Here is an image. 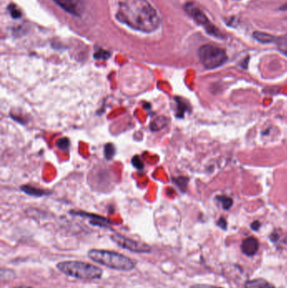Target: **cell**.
<instances>
[{"label":"cell","instance_id":"4","mask_svg":"<svg viewBox=\"0 0 287 288\" xmlns=\"http://www.w3.org/2000/svg\"><path fill=\"white\" fill-rule=\"evenodd\" d=\"M199 58L207 69H214L224 64L228 60L226 52L212 45H204L198 51Z\"/></svg>","mask_w":287,"mask_h":288},{"label":"cell","instance_id":"6","mask_svg":"<svg viewBox=\"0 0 287 288\" xmlns=\"http://www.w3.org/2000/svg\"><path fill=\"white\" fill-rule=\"evenodd\" d=\"M111 238L119 246L133 253L144 254V253H149L152 250V248L147 243L133 240L131 238H126L125 236L118 234V233L112 235Z\"/></svg>","mask_w":287,"mask_h":288},{"label":"cell","instance_id":"2","mask_svg":"<svg viewBox=\"0 0 287 288\" xmlns=\"http://www.w3.org/2000/svg\"><path fill=\"white\" fill-rule=\"evenodd\" d=\"M88 256L96 263L116 271L129 272L132 271L136 266L135 261L131 260V258L117 252L104 249H90L88 252Z\"/></svg>","mask_w":287,"mask_h":288},{"label":"cell","instance_id":"14","mask_svg":"<svg viewBox=\"0 0 287 288\" xmlns=\"http://www.w3.org/2000/svg\"><path fill=\"white\" fill-rule=\"evenodd\" d=\"M218 201H220L223 204V207L225 210H229V208L231 207L232 205V200H231L230 197H228V196H218Z\"/></svg>","mask_w":287,"mask_h":288},{"label":"cell","instance_id":"15","mask_svg":"<svg viewBox=\"0 0 287 288\" xmlns=\"http://www.w3.org/2000/svg\"><path fill=\"white\" fill-rule=\"evenodd\" d=\"M115 148L114 146L112 145V143H108L106 144V148H105V155L107 160H112V157L114 156Z\"/></svg>","mask_w":287,"mask_h":288},{"label":"cell","instance_id":"21","mask_svg":"<svg viewBox=\"0 0 287 288\" xmlns=\"http://www.w3.org/2000/svg\"><path fill=\"white\" fill-rule=\"evenodd\" d=\"M190 288H223L219 287H215V286L206 285V284H195L190 287Z\"/></svg>","mask_w":287,"mask_h":288},{"label":"cell","instance_id":"16","mask_svg":"<svg viewBox=\"0 0 287 288\" xmlns=\"http://www.w3.org/2000/svg\"><path fill=\"white\" fill-rule=\"evenodd\" d=\"M70 143L69 140L66 138V137H63V138H61L57 141V146L59 149H61V150H67V148H69Z\"/></svg>","mask_w":287,"mask_h":288},{"label":"cell","instance_id":"25","mask_svg":"<svg viewBox=\"0 0 287 288\" xmlns=\"http://www.w3.org/2000/svg\"><path fill=\"white\" fill-rule=\"evenodd\" d=\"M282 9H287V3L282 7Z\"/></svg>","mask_w":287,"mask_h":288},{"label":"cell","instance_id":"17","mask_svg":"<svg viewBox=\"0 0 287 288\" xmlns=\"http://www.w3.org/2000/svg\"><path fill=\"white\" fill-rule=\"evenodd\" d=\"M176 101H177V104H178V115H179V116H183V115H184V112H186L187 111L186 105H185V103L183 102V101H182L181 99L176 98Z\"/></svg>","mask_w":287,"mask_h":288},{"label":"cell","instance_id":"18","mask_svg":"<svg viewBox=\"0 0 287 288\" xmlns=\"http://www.w3.org/2000/svg\"><path fill=\"white\" fill-rule=\"evenodd\" d=\"M9 11H10V14H11L12 16L17 19V18H20L21 16V14H20V11L18 9L16 6L15 5H10L9 6Z\"/></svg>","mask_w":287,"mask_h":288},{"label":"cell","instance_id":"24","mask_svg":"<svg viewBox=\"0 0 287 288\" xmlns=\"http://www.w3.org/2000/svg\"><path fill=\"white\" fill-rule=\"evenodd\" d=\"M14 288H30V287H26V286H19V287H15Z\"/></svg>","mask_w":287,"mask_h":288},{"label":"cell","instance_id":"5","mask_svg":"<svg viewBox=\"0 0 287 288\" xmlns=\"http://www.w3.org/2000/svg\"><path fill=\"white\" fill-rule=\"evenodd\" d=\"M184 9L187 13L192 17L193 19L196 21L199 25H202L204 28L206 29V32L212 35L213 37H218V38H224V36L221 33V31L218 30L204 14L203 11L195 5V3H188L184 5Z\"/></svg>","mask_w":287,"mask_h":288},{"label":"cell","instance_id":"13","mask_svg":"<svg viewBox=\"0 0 287 288\" xmlns=\"http://www.w3.org/2000/svg\"><path fill=\"white\" fill-rule=\"evenodd\" d=\"M276 42L280 51L287 55V35L276 38Z\"/></svg>","mask_w":287,"mask_h":288},{"label":"cell","instance_id":"12","mask_svg":"<svg viewBox=\"0 0 287 288\" xmlns=\"http://www.w3.org/2000/svg\"><path fill=\"white\" fill-rule=\"evenodd\" d=\"M254 37L255 39L263 43H270V42H276V38L270 34L264 33V32H254Z\"/></svg>","mask_w":287,"mask_h":288},{"label":"cell","instance_id":"7","mask_svg":"<svg viewBox=\"0 0 287 288\" xmlns=\"http://www.w3.org/2000/svg\"><path fill=\"white\" fill-rule=\"evenodd\" d=\"M59 6L71 14H80L84 7L83 0H54Z\"/></svg>","mask_w":287,"mask_h":288},{"label":"cell","instance_id":"22","mask_svg":"<svg viewBox=\"0 0 287 288\" xmlns=\"http://www.w3.org/2000/svg\"><path fill=\"white\" fill-rule=\"evenodd\" d=\"M218 226L220 227V228H222L223 230H227V222L226 220L224 219V218H222L219 219V221H218Z\"/></svg>","mask_w":287,"mask_h":288},{"label":"cell","instance_id":"23","mask_svg":"<svg viewBox=\"0 0 287 288\" xmlns=\"http://www.w3.org/2000/svg\"><path fill=\"white\" fill-rule=\"evenodd\" d=\"M259 228H260V223L259 222L255 221L251 224V229L254 230V231H257V230H259Z\"/></svg>","mask_w":287,"mask_h":288},{"label":"cell","instance_id":"8","mask_svg":"<svg viewBox=\"0 0 287 288\" xmlns=\"http://www.w3.org/2000/svg\"><path fill=\"white\" fill-rule=\"evenodd\" d=\"M242 251L247 256H253L259 250V241L254 237H248L242 243Z\"/></svg>","mask_w":287,"mask_h":288},{"label":"cell","instance_id":"9","mask_svg":"<svg viewBox=\"0 0 287 288\" xmlns=\"http://www.w3.org/2000/svg\"><path fill=\"white\" fill-rule=\"evenodd\" d=\"M244 288H276L275 286L272 285L271 283L262 279V278H259V279H254V280L248 281L246 282L244 284Z\"/></svg>","mask_w":287,"mask_h":288},{"label":"cell","instance_id":"1","mask_svg":"<svg viewBox=\"0 0 287 288\" xmlns=\"http://www.w3.org/2000/svg\"><path fill=\"white\" fill-rule=\"evenodd\" d=\"M116 18L129 27L147 33L155 31L160 25L156 9L147 0H120Z\"/></svg>","mask_w":287,"mask_h":288},{"label":"cell","instance_id":"11","mask_svg":"<svg viewBox=\"0 0 287 288\" xmlns=\"http://www.w3.org/2000/svg\"><path fill=\"white\" fill-rule=\"evenodd\" d=\"M21 190L25 192V193L28 194L30 196H36V197H39V196H45L47 195V192L45 190H41V189H37V188L32 187L30 185H25L21 187Z\"/></svg>","mask_w":287,"mask_h":288},{"label":"cell","instance_id":"3","mask_svg":"<svg viewBox=\"0 0 287 288\" xmlns=\"http://www.w3.org/2000/svg\"><path fill=\"white\" fill-rule=\"evenodd\" d=\"M57 268L63 274L80 280H98L103 275L102 269L83 261L68 260L57 264Z\"/></svg>","mask_w":287,"mask_h":288},{"label":"cell","instance_id":"10","mask_svg":"<svg viewBox=\"0 0 287 288\" xmlns=\"http://www.w3.org/2000/svg\"><path fill=\"white\" fill-rule=\"evenodd\" d=\"M78 215L84 216L88 218H90V223L94 224V225H99L101 227H106L109 224V221L102 217H99L96 215H90V214H87V213H78Z\"/></svg>","mask_w":287,"mask_h":288},{"label":"cell","instance_id":"19","mask_svg":"<svg viewBox=\"0 0 287 288\" xmlns=\"http://www.w3.org/2000/svg\"><path fill=\"white\" fill-rule=\"evenodd\" d=\"M131 162H132V165H133L135 168L138 169V170L143 168V164H142V160H140L139 157H133Z\"/></svg>","mask_w":287,"mask_h":288},{"label":"cell","instance_id":"20","mask_svg":"<svg viewBox=\"0 0 287 288\" xmlns=\"http://www.w3.org/2000/svg\"><path fill=\"white\" fill-rule=\"evenodd\" d=\"M110 54L108 52H106V51L101 50L97 52L95 54V58L98 59H106L109 58Z\"/></svg>","mask_w":287,"mask_h":288}]
</instances>
